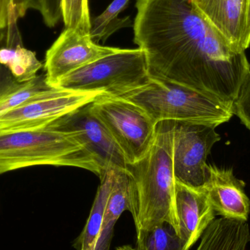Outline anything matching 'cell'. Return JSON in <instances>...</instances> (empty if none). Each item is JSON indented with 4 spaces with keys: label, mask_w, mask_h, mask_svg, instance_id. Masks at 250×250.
I'll list each match as a JSON object with an SVG mask.
<instances>
[{
    "label": "cell",
    "mask_w": 250,
    "mask_h": 250,
    "mask_svg": "<svg viewBox=\"0 0 250 250\" xmlns=\"http://www.w3.org/2000/svg\"><path fill=\"white\" fill-rule=\"evenodd\" d=\"M134 42L151 79L186 86L233 105L250 64L192 0H138Z\"/></svg>",
    "instance_id": "6da1fadb"
},
{
    "label": "cell",
    "mask_w": 250,
    "mask_h": 250,
    "mask_svg": "<svg viewBox=\"0 0 250 250\" xmlns=\"http://www.w3.org/2000/svg\"><path fill=\"white\" fill-rule=\"evenodd\" d=\"M173 126V121L157 123L151 149L139 161L126 165L131 180L129 212L136 230H150L168 223L179 233L175 209Z\"/></svg>",
    "instance_id": "7a4b0ae2"
},
{
    "label": "cell",
    "mask_w": 250,
    "mask_h": 250,
    "mask_svg": "<svg viewBox=\"0 0 250 250\" xmlns=\"http://www.w3.org/2000/svg\"><path fill=\"white\" fill-rule=\"evenodd\" d=\"M38 166H70L103 171L73 132L49 128L0 132V174Z\"/></svg>",
    "instance_id": "3957f363"
},
{
    "label": "cell",
    "mask_w": 250,
    "mask_h": 250,
    "mask_svg": "<svg viewBox=\"0 0 250 250\" xmlns=\"http://www.w3.org/2000/svg\"><path fill=\"white\" fill-rule=\"evenodd\" d=\"M144 110L156 123L186 122L220 126L230 121L233 105L186 86L159 79L123 97Z\"/></svg>",
    "instance_id": "277c9868"
},
{
    "label": "cell",
    "mask_w": 250,
    "mask_h": 250,
    "mask_svg": "<svg viewBox=\"0 0 250 250\" xmlns=\"http://www.w3.org/2000/svg\"><path fill=\"white\" fill-rule=\"evenodd\" d=\"M151 80L141 48L123 49L103 57L62 78L54 87L74 92H102L123 98Z\"/></svg>",
    "instance_id": "5b68a950"
},
{
    "label": "cell",
    "mask_w": 250,
    "mask_h": 250,
    "mask_svg": "<svg viewBox=\"0 0 250 250\" xmlns=\"http://www.w3.org/2000/svg\"><path fill=\"white\" fill-rule=\"evenodd\" d=\"M90 105L121 148L127 164L146 155L155 140L157 123L143 108L123 98L105 95Z\"/></svg>",
    "instance_id": "8992f818"
},
{
    "label": "cell",
    "mask_w": 250,
    "mask_h": 250,
    "mask_svg": "<svg viewBox=\"0 0 250 250\" xmlns=\"http://www.w3.org/2000/svg\"><path fill=\"white\" fill-rule=\"evenodd\" d=\"M211 125L174 122L173 167L175 180L202 189L207 179V159L213 146L221 139Z\"/></svg>",
    "instance_id": "52a82bcc"
},
{
    "label": "cell",
    "mask_w": 250,
    "mask_h": 250,
    "mask_svg": "<svg viewBox=\"0 0 250 250\" xmlns=\"http://www.w3.org/2000/svg\"><path fill=\"white\" fill-rule=\"evenodd\" d=\"M102 95L54 87L41 98L0 114V132L42 129Z\"/></svg>",
    "instance_id": "ba28073f"
},
{
    "label": "cell",
    "mask_w": 250,
    "mask_h": 250,
    "mask_svg": "<svg viewBox=\"0 0 250 250\" xmlns=\"http://www.w3.org/2000/svg\"><path fill=\"white\" fill-rule=\"evenodd\" d=\"M90 104L68 113L45 127L76 134L77 139L95 159L103 173L108 169L126 170L127 163L124 154L105 125L94 114Z\"/></svg>",
    "instance_id": "9c48e42d"
},
{
    "label": "cell",
    "mask_w": 250,
    "mask_h": 250,
    "mask_svg": "<svg viewBox=\"0 0 250 250\" xmlns=\"http://www.w3.org/2000/svg\"><path fill=\"white\" fill-rule=\"evenodd\" d=\"M94 42L89 35L65 28L45 54L47 83L54 86L62 78L120 50Z\"/></svg>",
    "instance_id": "30bf717a"
},
{
    "label": "cell",
    "mask_w": 250,
    "mask_h": 250,
    "mask_svg": "<svg viewBox=\"0 0 250 250\" xmlns=\"http://www.w3.org/2000/svg\"><path fill=\"white\" fill-rule=\"evenodd\" d=\"M17 23L9 22L0 40V97L36 78L42 67L35 53L23 46Z\"/></svg>",
    "instance_id": "8fae6325"
},
{
    "label": "cell",
    "mask_w": 250,
    "mask_h": 250,
    "mask_svg": "<svg viewBox=\"0 0 250 250\" xmlns=\"http://www.w3.org/2000/svg\"><path fill=\"white\" fill-rule=\"evenodd\" d=\"M245 188V182L237 179L231 169L207 165V179L202 189L207 193L216 215L248 222L250 201Z\"/></svg>",
    "instance_id": "7c38bea8"
},
{
    "label": "cell",
    "mask_w": 250,
    "mask_h": 250,
    "mask_svg": "<svg viewBox=\"0 0 250 250\" xmlns=\"http://www.w3.org/2000/svg\"><path fill=\"white\" fill-rule=\"evenodd\" d=\"M175 209L179 233L189 250L215 220V212L207 193L175 181Z\"/></svg>",
    "instance_id": "4fadbf2b"
},
{
    "label": "cell",
    "mask_w": 250,
    "mask_h": 250,
    "mask_svg": "<svg viewBox=\"0 0 250 250\" xmlns=\"http://www.w3.org/2000/svg\"><path fill=\"white\" fill-rule=\"evenodd\" d=\"M201 14L238 51L244 47L248 0H192Z\"/></svg>",
    "instance_id": "5bb4252c"
},
{
    "label": "cell",
    "mask_w": 250,
    "mask_h": 250,
    "mask_svg": "<svg viewBox=\"0 0 250 250\" xmlns=\"http://www.w3.org/2000/svg\"><path fill=\"white\" fill-rule=\"evenodd\" d=\"M120 170L108 169L101 175V185L92 206L86 226L73 247L77 250H108L114 225L104 229V220L108 196L115 179Z\"/></svg>",
    "instance_id": "9a60e30c"
},
{
    "label": "cell",
    "mask_w": 250,
    "mask_h": 250,
    "mask_svg": "<svg viewBox=\"0 0 250 250\" xmlns=\"http://www.w3.org/2000/svg\"><path fill=\"white\" fill-rule=\"evenodd\" d=\"M129 0H113L104 13L91 21L89 35L96 43L105 42L113 34L123 28L133 26L129 16L119 18V15L127 7Z\"/></svg>",
    "instance_id": "2e32d148"
},
{
    "label": "cell",
    "mask_w": 250,
    "mask_h": 250,
    "mask_svg": "<svg viewBox=\"0 0 250 250\" xmlns=\"http://www.w3.org/2000/svg\"><path fill=\"white\" fill-rule=\"evenodd\" d=\"M136 250H188L173 226L162 223L150 230H136Z\"/></svg>",
    "instance_id": "e0dca14e"
},
{
    "label": "cell",
    "mask_w": 250,
    "mask_h": 250,
    "mask_svg": "<svg viewBox=\"0 0 250 250\" xmlns=\"http://www.w3.org/2000/svg\"><path fill=\"white\" fill-rule=\"evenodd\" d=\"M130 205V176L126 170H120L116 173L108 196L104 216V229H106L110 225L115 224L124 211H129Z\"/></svg>",
    "instance_id": "ac0fdd59"
},
{
    "label": "cell",
    "mask_w": 250,
    "mask_h": 250,
    "mask_svg": "<svg viewBox=\"0 0 250 250\" xmlns=\"http://www.w3.org/2000/svg\"><path fill=\"white\" fill-rule=\"evenodd\" d=\"M54 87L47 83L45 76H38L0 97V114L41 98Z\"/></svg>",
    "instance_id": "d6986e66"
},
{
    "label": "cell",
    "mask_w": 250,
    "mask_h": 250,
    "mask_svg": "<svg viewBox=\"0 0 250 250\" xmlns=\"http://www.w3.org/2000/svg\"><path fill=\"white\" fill-rule=\"evenodd\" d=\"M62 10L65 28L89 35L92 19L89 0H62Z\"/></svg>",
    "instance_id": "ffe728a7"
},
{
    "label": "cell",
    "mask_w": 250,
    "mask_h": 250,
    "mask_svg": "<svg viewBox=\"0 0 250 250\" xmlns=\"http://www.w3.org/2000/svg\"><path fill=\"white\" fill-rule=\"evenodd\" d=\"M234 114L250 131V71L245 76L233 104Z\"/></svg>",
    "instance_id": "44dd1931"
},
{
    "label": "cell",
    "mask_w": 250,
    "mask_h": 250,
    "mask_svg": "<svg viewBox=\"0 0 250 250\" xmlns=\"http://www.w3.org/2000/svg\"><path fill=\"white\" fill-rule=\"evenodd\" d=\"M13 11L18 19L26 15L28 10H36L41 13L42 0H13Z\"/></svg>",
    "instance_id": "7402d4cb"
},
{
    "label": "cell",
    "mask_w": 250,
    "mask_h": 250,
    "mask_svg": "<svg viewBox=\"0 0 250 250\" xmlns=\"http://www.w3.org/2000/svg\"><path fill=\"white\" fill-rule=\"evenodd\" d=\"M13 16H16L13 11V0H0V30L7 28Z\"/></svg>",
    "instance_id": "603a6c76"
},
{
    "label": "cell",
    "mask_w": 250,
    "mask_h": 250,
    "mask_svg": "<svg viewBox=\"0 0 250 250\" xmlns=\"http://www.w3.org/2000/svg\"><path fill=\"white\" fill-rule=\"evenodd\" d=\"M250 45V0L247 3L246 21H245V36H244V47L247 50Z\"/></svg>",
    "instance_id": "cb8c5ba5"
},
{
    "label": "cell",
    "mask_w": 250,
    "mask_h": 250,
    "mask_svg": "<svg viewBox=\"0 0 250 250\" xmlns=\"http://www.w3.org/2000/svg\"><path fill=\"white\" fill-rule=\"evenodd\" d=\"M4 34H5V29L0 30V40L4 37Z\"/></svg>",
    "instance_id": "d4e9b609"
}]
</instances>
